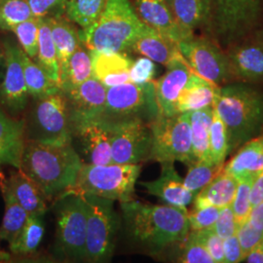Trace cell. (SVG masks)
Masks as SVG:
<instances>
[{
    "label": "cell",
    "instance_id": "1",
    "mask_svg": "<svg viewBox=\"0 0 263 263\" xmlns=\"http://www.w3.org/2000/svg\"><path fill=\"white\" fill-rule=\"evenodd\" d=\"M121 210L128 236L152 254L181 243L190 231L187 209L149 205L133 199L121 203Z\"/></svg>",
    "mask_w": 263,
    "mask_h": 263
},
{
    "label": "cell",
    "instance_id": "2",
    "mask_svg": "<svg viewBox=\"0 0 263 263\" xmlns=\"http://www.w3.org/2000/svg\"><path fill=\"white\" fill-rule=\"evenodd\" d=\"M81 166L82 160L72 143L58 145L26 140L20 169L52 200L74 186Z\"/></svg>",
    "mask_w": 263,
    "mask_h": 263
},
{
    "label": "cell",
    "instance_id": "3",
    "mask_svg": "<svg viewBox=\"0 0 263 263\" xmlns=\"http://www.w3.org/2000/svg\"><path fill=\"white\" fill-rule=\"evenodd\" d=\"M214 108L226 125L228 154L263 135V92L254 84L233 81L220 86Z\"/></svg>",
    "mask_w": 263,
    "mask_h": 263
},
{
    "label": "cell",
    "instance_id": "4",
    "mask_svg": "<svg viewBox=\"0 0 263 263\" xmlns=\"http://www.w3.org/2000/svg\"><path fill=\"white\" fill-rule=\"evenodd\" d=\"M145 24L134 9L131 0H107L94 24L78 30L80 41L89 51L124 53L131 51Z\"/></svg>",
    "mask_w": 263,
    "mask_h": 263
},
{
    "label": "cell",
    "instance_id": "5",
    "mask_svg": "<svg viewBox=\"0 0 263 263\" xmlns=\"http://www.w3.org/2000/svg\"><path fill=\"white\" fill-rule=\"evenodd\" d=\"M141 170L140 164L90 165L82 163L74 186L67 191L92 194L120 203L128 202L134 199L135 185Z\"/></svg>",
    "mask_w": 263,
    "mask_h": 263
},
{
    "label": "cell",
    "instance_id": "6",
    "mask_svg": "<svg viewBox=\"0 0 263 263\" xmlns=\"http://www.w3.org/2000/svg\"><path fill=\"white\" fill-rule=\"evenodd\" d=\"M208 36L226 50L258 28L263 0H210Z\"/></svg>",
    "mask_w": 263,
    "mask_h": 263
},
{
    "label": "cell",
    "instance_id": "7",
    "mask_svg": "<svg viewBox=\"0 0 263 263\" xmlns=\"http://www.w3.org/2000/svg\"><path fill=\"white\" fill-rule=\"evenodd\" d=\"M26 123V140L48 144L72 143L66 96L62 90L32 99Z\"/></svg>",
    "mask_w": 263,
    "mask_h": 263
},
{
    "label": "cell",
    "instance_id": "8",
    "mask_svg": "<svg viewBox=\"0 0 263 263\" xmlns=\"http://www.w3.org/2000/svg\"><path fill=\"white\" fill-rule=\"evenodd\" d=\"M56 249L61 256L72 261L87 260V209L81 194L66 191L55 199Z\"/></svg>",
    "mask_w": 263,
    "mask_h": 263
},
{
    "label": "cell",
    "instance_id": "9",
    "mask_svg": "<svg viewBox=\"0 0 263 263\" xmlns=\"http://www.w3.org/2000/svg\"><path fill=\"white\" fill-rule=\"evenodd\" d=\"M159 115L154 81L145 84L126 82L106 89L102 119L110 125L129 121L151 124Z\"/></svg>",
    "mask_w": 263,
    "mask_h": 263
},
{
    "label": "cell",
    "instance_id": "10",
    "mask_svg": "<svg viewBox=\"0 0 263 263\" xmlns=\"http://www.w3.org/2000/svg\"><path fill=\"white\" fill-rule=\"evenodd\" d=\"M87 209L86 254L90 262L108 261L114 252L119 218L114 201L92 194H81Z\"/></svg>",
    "mask_w": 263,
    "mask_h": 263
},
{
    "label": "cell",
    "instance_id": "11",
    "mask_svg": "<svg viewBox=\"0 0 263 263\" xmlns=\"http://www.w3.org/2000/svg\"><path fill=\"white\" fill-rule=\"evenodd\" d=\"M152 135L149 159L161 163L195 162L192 152L189 112L161 116L149 124Z\"/></svg>",
    "mask_w": 263,
    "mask_h": 263
},
{
    "label": "cell",
    "instance_id": "12",
    "mask_svg": "<svg viewBox=\"0 0 263 263\" xmlns=\"http://www.w3.org/2000/svg\"><path fill=\"white\" fill-rule=\"evenodd\" d=\"M179 53L193 72L209 81L223 85L235 81L226 50L215 39L195 34L178 43Z\"/></svg>",
    "mask_w": 263,
    "mask_h": 263
},
{
    "label": "cell",
    "instance_id": "13",
    "mask_svg": "<svg viewBox=\"0 0 263 263\" xmlns=\"http://www.w3.org/2000/svg\"><path fill=\"white\" fill-rule=\"evenodd\" d=\"M5 50V67L0 80V105L10 115L17 116L28 106V88L21 62V47L11 38L2 41Z\"/></svg>",
    "mask_w": 263,
    "mask_h": 263
},
{
    "label": "cell",
    "instance_id": "14",
    "mask_svg": "<svg viewBox=\"0 0 263 263\" xmlns=\"http://www.w3.org/2000/svg\"><path fill=\"white\" fill-rule=\"evenodd\" d=\"M111 126L112 163L140 164L149 159L152 143L149 124L137 120Z\"/></svg>",
    "mask_w": 263,
    "mask_h": 263
},
{
    "label": "cell",
    "instance_id": "15",
    "mask_svg": "<svg viewBox=\"0 0 263 263\" xmlns=\"http://www.w3.org/2000/svg\"><path fill=\"white\" fill-rule=\"evenodd\" d=\"M226 52L235 81L263 83V29H255Z\"/></svg>",
    "mask_w": 263,
    "mask_h": 263
},
{
    "label": "cell",
    "instance_id": "16",
    "mask_svg": "<svg viewBox=\"0 0 263 263\" xmlns=\"http://www.w3.org/2000/svg\"><path fill=\"white\" fill-rule=\"evenodd\" d=\"M65 94L71 134L86 123L102 119L106 102V88L95 77L91 76L77 88Z\"/></svg>",
    "mask_w": 263,
    "mask_h": 263
},
{
    "label": "cell",
    "instance_id": "17",
    "mask_svg": "<svg viewBox=\"0 0 263 263\" xmlns=\"http://www.w3.org/2000/svg\"><path fill=\"white\" fill-rule=\"evenodd\" d=\"M112 126L103 120L86 123L72 133V141H78L82 163L107 165L112 163Z\"/></svg>",
    "mask_w": 263,
    "mask_h": 263
},
{
    "label": "cell",
    "instance_id": "18",
    "mask_svg": "<svg viewBox=\"0 0 263 263\" xmlns=\"http://www.w3.org/2000/svg\"><path fill=\"white\" fill-rule=\"evenodd\" d=\"M191 73V68L180 55L167 66L166 73L154 81L159 115L173 116L179 114L177 111L178 99Z\"/></svg>",
    "mask_w": 263,
    "mask_h": 263
},
{
    "label": "cell",
    "instance_id": "19",
    "mask_svg": "<svg viewBox=\"0 0 263 263\" xmlns=\"http://www.w3.org/2000/svg\"><path fill=\"white\" fill-rule=\"evenodd\" d=\"M161 166L159 178L141 182V186L151 195L159 198L166 205L186 209L193 203L196 194L184 185L183 179L175 169L174 162L161 163Z\"/></svg>",
    "mask_w": 263,
    "mask_h": 263
},
{
    "label": "cell",
    "instance_id": "20",
    "mask_svg": "<svg viewBox=\"0 0 263 263\" xmlns=\"http://www.w3.org/2000/svg\"><path fill=\"white\" fill-rule=\"evenodd\" d=\"M140 19L177 44L187 38L180 29L166 0H131Z\"/></svg>",
    "mask_w": 263,
    "mask_h": 263
},
{
    "label": "cell",
    "instance_id": "21",
    "mask_svg": "<svg viewBox=\"0 0 263 263\" xmlns=\"http://www.w3.org/2000/svg\"><path fill=\"white\" fill-rule=\"evenodd\" d=\"M90 54L93 77L106 89L130 81L133 61L127 54L101 51H90Z\"/></svg>",
    "mask_w": 263,
    "mask_h": 263
},
{
    "label": "cell",
    "instance_id": "22",
    "mask_svg": "<svg viewBox=\"0 0 263 263\" xmlns=\"http://www.w3.org/2000/svg\"><path fill=\"white\" fill-rule=\"evenodd\" d=\"M26 143L25 120L12 118L0 107V166L21 168Z\"/></svg>",
    "mask_w": 263,
    "mask_h": 263
},
{
    "label": "cell",
    "instance_id": "23",
    "mask_svg": "<svg viewBox=\"0 0 263 263\" xmlns=\"http://www.w3.org/2000/svg\"><path fill=\"white\" fill-rule=\"evenodd\" d=\"M3 181L28 216H43L46 214L48 198L37 183L22 170L13 172L9 178Z\"/></svg>",
    "mask_w": 263,
    "mask_h": 263
},
{
    "label": "cell",
    "instance_id": "24",
    "mask_svg": "<svg viewBox=\"0 0 263 263\" xmlns=\"http://www.w3.org/2000/svg\"><path fill=\"white\" fill-rule=\"evenodd\" d=\"M131 51L165 66L180 56L176 42L146 24L140 35L136 38Z\"/></svg>",
    "mask_w": 263,
    "mask_h": 263
},
{
    "label": "cell",
    "instance_id": "25",
    "mask_svg": "<svg viewBox=\"0 0 263 263\" xmlns=\"http://www.w3.org/2000/svg\"><path fill=\"white\" fill-rule=\"evenodd\" d=\"M227 163L223 172L238 181L254 179L263 172V135L244 143Z\"/></svg>",
    "mask_w": 263,
    "mask_h": 263
},
{
    "label": "cell",
    "instance_id": "26",
    "mask_svg": "<svg viewBox=\"0 0 263 263\" xmlns=\"http://www.w3.org/2000/svg\"><path fill=\"white\" fill-rule=\"evenodd\" d=\"M171 9L183 33L189 37L197 29L207 34L211 23L210 0H174Z\"/></svg>",
    "mask_w": 263,
    "mask_h": 263
},
{
    "label": "cell",
    "instance_id": "27",
    "mask_svg": "<svg viewBox=\"0 0 263 263\" xmlns=\"http://www.w3.org/2000/svg\"><path fill=\"white\" fill-rule=\"evenodd\" d=\"M219 88L220 86L192 71L186 84L179 94L177 111L178 113L192 112L213 106Z\"/></svg>",
    "mask_w": 263,
    "mask_h": 263
},
{
    "label": "cell",
    "instance_id": "28",
    "mask_svg": "<svg viewBox=\"0 0 263 263\" xmlns=\"http://www.w3.org/2000/svg\"><path fill=\"white\" fill-rule=\"evenodd\" d=\"M51 34L56 46L58 62L60 67V76L66 69L69 58L74 53L81 43L78 29L66 17L57 14L47 17Z\"/></svg>",
    "mask_w": 263,
    "mask_h": 263
},
{
    "label": "cell",
    "instance_id": "29",
    "mask_svg": "<svg viewBox=\"0 0 263 263\" xmlns=\"http://www.w3.org/2000/svg\"><path fill=\"white\" fill-rule=\"evenodd\" d=\"M238 180L232 176L220 172L205 187L200 190L194 198V209L214 206L221 208L231 206L235 197Z\"/></svg>",
    "mask_w": 263,
    "mask_h": 263
},
{
    "label": "cell",
    "instance_id": "30",
    "mask_svg": "<svg viewBox=\"0 0 263 263\" xmlns=\"http://www.w3.org/2000/svg\"><path fill=\"white\" fill-rule=\"evenodd\" d=\"M93 76L90 51L82 42L69 58L66 69L60 76V89L67 93Z\"/></svg>",
    "mask_w": 263,
    "mask_h": 263
},
{
    "label": "cell",
    "instance_id": "31",
    "mask_svg": "<svg viewBox=\"0 0 263 263\" xmlns=\"http://www.w3.org/2000/svg\"><path fill=\"white\" fill-rule=\"evenodd\" d=\"M1 191L5 203V212L0 226V241L12 245L20 235L28 218V214L15 199L9 188L2 181Z\"/></svg>",
    "mask_w": 263,
    "mask_h": 263
},
{
    "label": "cell",
    "instance_id": "32",
    "mask_svg": "<svg viewBox=\"0 0 263 263\" xmlns=\"http://www.w3.org/2000/svg\"><path fill=\"white\" fill-rule=\"evenodd\" d=\"M213 111L214 107L210 106L189 112L192 152L195 162L201 160L212 161L210 156V128Z\"/></svg>",
    "mask_w": 263,
    "mask_h": 263
},
{
    "label": "cell",
    "instance_id": "33",
    "mask_svg": "<svg viewBox=\"0 0 263 263\" xmlns=\"http://www.w3.org/2000/svg\"><path fill=\"white\" fill-rule=\"evenodd\" d=\"M20 56L28 94L31 99L42 98L61 91L59 85L53 81L37 63L30 59L22 48L20 50Z\"/></svg>",
    "mask_w": 263,
    "mask_h": 263
},
{
    "label": "cell",
    "instance_id": "34",
    "mask_svg": "<svg viewBox=\"0 0 263 263\" xmlns=\"http://www.w3.org/2000/svg\"><path fill=\"white\" fill-rule=\"evenodd\" d=\"M35 62L47 73V76L59 85L60 67L58 55L47 17L38 21V51Z\"/></svg>",
    "mask_w": 263,
    "mask_h": 263
},
{
    "label": "cell",
    "instance_id": "35",
    "mask_svg": "<svg viewBox=\"0 0 263 263\" xmlns=\"http://www.w3.org/2000/svg\"><path fill=\"white\" fill-rule=\"evenodd\" d=\"M43 216H28L16 241L10 245V252L18 255L35 254L42 242L45 228L42 221Z\"/></svg>",
    "mask_w": 263,
    "mask_h": 263
},
{
    "label": "cell",
    "instance_id": "36",
    "mask_svg": "<svg viewBox=\"0 0 263 263\" xmlns=\"http://www.w3.org/2000/svg\"><path fill=\"white\" fill-rule=\"evenodd\" d=\"M106 2L107 0H66L64 14L80 28H88L101 16Z\"/></svg>",
    "mask_w": 263,
    "mask_h": 263
},
{
    "label": "cell",
    "instance_id": "37",
    "mask_svg": "<svg viewBox=\"0 0 263 263\" xmlns=\"http://www.w3.org/2000/svg\"><path fill=\"white\" fill-rule=\"evenodd\" d=\"M222 170L223 165H216L211 160L196 161L188 166L187 175L183 179L184 185L197 195L198 192L215 179Z\"/></svg>",
    "mask_w": 263,
    "mask_h": 263
},
{
    "label": "cell",
    "instance_id": "38",
    "mask_svg": "<svg viewBox=\"0 0 263 263\" xmlns=\"http://www.w3.org/2000/svg\"><path fill=\"white\" fill-rule=\"evenodd\" d=\"M34 18L28 0H0V29L11 31L15 26Z\"/></svg>",
    "mask_w": 263,
    "mask_h": 263
},
{
    "label": "cell",
    "instance_id": "39",
    "mask_svg": "<svg viewBox=\"0 0 263 263\" xmlns=\"http://www.w3.org/2000/svg\"><path fill=\"white\" fill-rule=\"evenodd\" d=\"M214 107V106H213ZM228 155V135L226 125L216 113L213 111L210 128V156L212 161L219 166L224 165Z\"/></svg>",
    "mask_w": 263,
    "mask_h": 263
},
{
    "label": "cell",
    "instance_id": "40",
    "mask_svg": "<svg viewBox=\"0 0 263 263\" xmlns=\"http://www.w3.org/2000/svg\"><path fill=\"white\" fill-rule=\"evenodd\" d=\"M38 21L36 18L25 21L12 28V32L18 38L21 48L33 61L37 56Z\"/></svg>",
    "mask_w": 263,
    "mask_h": 263
},
{
    "label": "cell",
    "instance_id": "41",
    "mask_svg": "<svg viewBox=\"0 0 263 263\" xmlns=\"http://www.w3.org/2000/svg\"><path fill=\"white\" fill-rule=\"evenodd\" d=\"M181 246L177 261L181 263H215L205 247L198 241L194 231L190 230Z\"/></svg>",
    "mask_w": 263,
    "mask_h": 263
},
{
    "label": "cell",
    "instance_id": "42",
    "mask_svg": "<svg viewBox=\"0 0 263 263\" xmlns=\"http://www.w3.org/2000/svg\"><path fill=\"white\" fill-rule=\"evenodd\" d=\"M254 179H244L239 180L236 190L235 197L232 201L231 208L235 216L238 226L243 224L249 218L252 209L250 192Z\"/></svg>",
    "mask_w": 263,
    "mask_h": 263
},
{
    "label": "cell",
    "instance_id": "43",
    "mask_svg": "<svg viewBox=\"0 0 263 263\" xmlns=\"http://www.w3.org/2000/svg\"><path fill=\"white\" fill-rule=\"evenodd\" d=\"M219 208L214 206L193 209L191 213L187 214L190 230L198 231L204 229H213L219 216Z\"/></svg>",
    "mask_w": 263,
    "mask_h": 263
},
{
    "label": "cell",
    "instance_id": "44",
    "mask_svg": "<svg viewBox=\"0 0 263 263\" xmlns=\"http://www.w3.org/2000/svg\"><path fill=\"white\" fill-rule=\"evenodd\" d=\"M194 231L198 241L205 247L208 253L212 256L215 263L224 262L223 240L216 234L213 229L192 230Z\"/></svg>",
    "mask_w": 263,
    "mask_h": 263
},
{
    "label": "cell",
    "instance_id": "45",
    "mask_svg": "<svg viewBox=\"0 0 263 263\" xmlns=\"http://www.w3.org/2000/svg\"><path fill=\"white\" fill-rule=\"evenodd\" d=\"M156 66L153 61L146 57H142L133 62L130 68V82L135 84H145L154 81Z\"/></svg>",
    "mask_w": 263,
    "mask_h": 263
},
{
    "label": "cell",
    "instance_id": "46",
    "mask_svg": "<svg viewBox=\"0 0 263 263\" xmlns=\"http://www.w3.org/2000/svg\"><path fill=\"white\" fill-rule=\"evenodd\" d=\"M238 227L239 226L236 221L235 216L231 206L221 208L219 211V216L213 227V230L222 240H224L228 237L235 235Z\"/></svg>",
    "mask_w": 263,
    "mask_h": 263
},
{
    "label": "cell",
    "instance_id": "47",
    "mask_svg": "<svg viewBox=\"0 0 263 263\" xmlns=\"http://www.w3.org/2000/svg\"><path fill=\"white\" fill-rule=\"evenodd\" d=\"M32 15L36 19L64 13L66 0H28Z\"/></svg>",
    "mask_w": 263,
    "mask_h": 263
},
{
    "label": "cell",
    "instance_id": "48",
    "mask_svg": "<svg viewBox=\"0 0 263 263\" xmlns=\"http://www.w3.org/2000/svg\"><path fill=\"white\" fill-rule=\"evenodd\" d=\"M236 235L243 249L245 256L263 240V232L255 229L248 220L238 227Z\"/></svg>",
    "mask_w": 263,
    "mask_h": 263
},
{
    "label": "cell",
    "instance_id": "49",
    "mask_svg": "<svg viewBox=\"0 0 263 263\" xmlns=\"http://www.w3.org/2000/svg\"><path fill=\"white\" fill-rule=\"evenodd\" d=\"M224 263H238L245 259V254L237 235H232L223 240Z\"/></svg>",
    "mask_w": 263,
    "mask_h": 263
},
{
    "label": "cell",
    "instance_id": "50",
    "mask_svg": "<svg viewBox=\"0 0 263 263\" xmlns=\"http://www.w3.org/2000/svg\"><path fill=\"white\" fill-rule=\"evenodd\" d=\"M250 199L252 207L263 202V172L255 177L252 182Z\"/></svg>",
    "mask_w": 263,
    "mask_h": 263
},
{
    "label": "cell",
    "instance_id": "51",
    "mask_svg": "<svg viewBox=\"0 0 263 263\" xmlns=\"http://www.w3.org/2000/svg\"><path fill=\"white\" fill-rule=\"evenodd\" d=\"M248 221L255 229L263 232V202L252 207Z\"/></svg>",
    "mask_w": 263,
    "mask_h": 263
},
{
    "label": "cell",
    "instance_id": "52",
    "mask_svg": "<svg viewBox=\"0 0 263 263\" xmlns=\"http://www.w3.org/2000/svg\"><path fill=\"white\" fill-rule=\"evenodd\" d=\"M249 263H263V240L245 257Z\"/></svg>",
    "mask_w": 263,
    "mask_h": 263
},
{
    "label": "cell",
    "instance_id": "53",
    "mask_svg": "<svg viewBox=\"0 0 263 263\" xmlns=\"http://www.w3.org/2000/svg\"><path fill=\"white\" fill-rule=\"evenodd\" d=\"M4 67H5V50L1 42L0 43V80L4 72Z\"/></svg>",
    "mask_w": 263,
    "mask_h": 263
},
{
    "label": "cell",
    "instance_id": "54",
    "mask_svg": "<svg viewBox=\"0 0 263 263\" xmlns=\"http://www.w3.org/2000/svg\"><path fill=\"white\" fill-rule=\"evenodd\" d=\"M11 260V255L6 252L0 250V262H8Z\"/></svg>",
    "mask_w": 263,
    "mask_h": 263
},
{
    "label": "cell",
    "instance_id": "55",
    "mask_svg": "<svg viewBox=\"0 0 263 263\" xmlns=\"http://www.w3.org/2000/svg\"><path fill=\"white\" fill-rule=\"evenodd\" d=\"M4 180V177L2 176V173L0 172V185H1V183H2V181Z\"/></svg>",
    "mask_w": 263,
    "mask_h": 263
},
{
    "label": "cell",
    "instance_id": "56",
    "mask_svg": "<svg viewBox=\"0 0 263 263\" xmlns=\"http://www.w3.org/2000/svg\"><path fill=\"white\" fill-rule=\"evenodd\" d=\"M173 1H174V0H166V2H167V3H168V4H169L170 7H171V5H172V3H173Z\"/></svg>",
    "mask_w": 263,
    "mask_h": 263
}]
</instances>
